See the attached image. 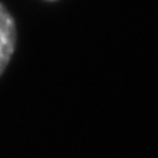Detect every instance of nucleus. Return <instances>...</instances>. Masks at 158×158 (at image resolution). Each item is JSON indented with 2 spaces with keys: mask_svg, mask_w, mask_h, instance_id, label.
<instances>
[{
  "mask_svg": "<svg viewBox=\"0 0 158 158\" xmlns=\"http://www.w3.org/2000/svg\"><path fill=\"white\" fill-rule=\"evenodd\" d=\"M17 45V25L9 9L0 2V77L9 66Z\"/></svg>",
  "mask_w": 158,
  "mask_h": 158,
  "instance_id": "nucleus-1",
  "label": "nucleus"
},
{
  "mask_svg": "<svg viewBox=\"0 0 158 158\" xmlns=\"http://www.w3.org/2000/svg\"><path fill=\"white\" fill-rule=\"evenodd\" d=\"M46 2H55V0H46Z\"/></svg>",
  "mask_w": 158,
  "mask_h": 158,
  "instance_id": "nucleus-2",
  "label": "nucleus"
}]
</instances>
